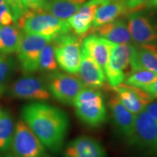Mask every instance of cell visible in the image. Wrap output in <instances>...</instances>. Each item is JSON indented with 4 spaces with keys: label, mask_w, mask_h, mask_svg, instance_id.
I'll use <instances>...</instances> for the list:
<instances>
[{
    "label": "cell",
    "mask_w": 157,
    "mask_h": 157,
    "mask_svg": "<svg viewBox=\"0 0 157 157\" xmlns=\"http://www.w3.org/2000/svg\"><path fill=\"white\" fill-rule=\"evenodd\" d=\"M86 2L87 0H48L42 10L58 18L67 21Z\"/></svg>",
    "instance_id": "44dd1931"
},
{
    "label": "cell",
    "mask_w": 157,
    "mask_h": 157,
    "mask_svg": "<svg viewBox=\"0 0 157 157\" xmlns=\"http://www.w3.org/2000/svg\"><path fill=\"white\" fill-rule=\"evenodd\" d=\"M74 106L78 119L90 127L101 126L106 119V105L99 89L84 87L76 97Z\"/></svg>",
    "instance_id": "3957f363"
},
{
    "label": "cell",
    "mask_w": 157,
    "mask_h": 157,
    "mask_svg": "<svg viewBox=\"0 0 157 157\" xmlns=\"http://www.w3.org/2000/svg\"><path fill=\"white\" fill-rule=\"evenodd\" d=\"M11 150L15 157H52L22 119L15 124Z\"/></svg>",
    "instance_id": "5b68a950"
},
{
    "label": "cell",
    "mask_w": 157,
    "mask_h": 157,
    "mask_svg": "<svg viewBox=\"0 0 157 157\" xmlns=\"http://www.w3.org/2000/svg\"><path fill=\"white\" fill-rule=\"evenodd\" d=\"M93 30L98 36L115 44H130L132 42L127 23L121 20H115Z\"/></svg>",
    "instance_id": "d6986e66"
},
{
    "label": "cell",
    "mask_w": 157,
    "mask_h": 157,
    "mask_svg": "<svg viewBox=\"0 0 157 157\" xmlns=\"http://www.w3.org/2000/svg\"><path fill=\"white\" fill-rule=\"evenodd\" d=\"M105 0H90L67 20L71 29L79 37L86 36L92 28L96 11Z\"/></svg>",
    "instance_id": "5bb4252c"
},
{
    "label": "cell",
    "mask_w": 157,
    "mask_h": 157,
    "mask_svg": "<svg viewBox=\"0 0 157 157\" xmlns=\"http://www.w3.org/2000/svg\"><path fill=\"white\" fill-rule=\"evenodd\" d=\"M6 90H7V86L5 84H0V96L5 93Z\"/></svg>",
    "instance_id": "836d02e7"
},
{
    "label": "cell",
    "mask_w": 157,
    "mask_h": 157,
    "mask_svg": "<svg viewBox=\"0 0 157 157\" xmlns=\"http://www.w3.org/2000/svg\"><path fill=\"white\" fill-rule=\"evenodd\" d=\"M15 24L24 33L41 35L52 39L71 31L67 21L58 18L43 10H28Z\"/></svg>",
    "instance_id": "7a4b0ae2"
},
{
    "label": "cell",
    "mask_w": 157,
    "mask_h": 157,
    "mask_svg": "<svg viewBox=\"0 0 157 157\" xmlns=\"http://www.w3.org/2000/svg\"><path fill=\"white\" fill-rule=\"evenodd\" d=\"M142 90H145L150 95L152 100L157 99V79L153 83L142 88Z\"/></svg>",
    "instance_id": "4dcf8cb0"
},
{
    "label": "cell",
    "mask_w": 157,
    "mask_h": 157,
    "mask_svg": "<svg viewBox=\"0 0 157 157\" xmlns=\"http://www.w3.org/2000/svg\"><path fill=\"white\" fill-rule=\"evenodd\" d=\"M3 4H5V1H4V0H0V5H3Z\"/></svg>",
    "instance_id": "8d00e7d4"
},
{
    "label": "cell",
    "mask_w": 157,
    "mask_h": 157,
    "mask_svg": "<svg viewBox=\"0 0 157 157\" xmlns=\"http://www.w3.org/2000/svg\"><path fill=\"white\" fill-rule=\"evenodd\" d=\"M127 25L132 41L137 44L157 42V23L140 11L127 14Z\"/></svg>",
    "instance_id": "8fae6325"
},
{
    "label": "cell",
    "mask_w": 157,
    "mask_h": 157,
    "mask_svg": "<svg viewBox=\"0 0 157 157\" xmlns=\"http://www.w3.org/2000/svg\"><path fill=\"white\" fill-rule=\"evenodd\" d=\"M129 64L132 71L143 69L157 73V45L154 43L132 45Z\"/></svg>",
    "instance_id": "2e32d148"
},
{
    "label": "cell",
    "mask_w": 157,
    "mask_h": 157,
    "mask_svg": "<svg viewBox=\"0 0 157 157\" xmlns=\"http://www.w3.org/2000/svg\"><path fill=\"white\" fill-rule=\"evenodd\" d=\"M39 69L50 74L58 71V64L55 56L52 41L45 45L41 51L39 61Z\"/></svg>",
    "instance_id": "d4e9b609"
},
{
    "label": "cell",
    "mask_w": 157,
    "mask_h": 157,
    "mask_svg": "<svg viewBox=\"0 0 157 157\" xmlns=\"http://www.w3.org/2000/svg\"><path fill=\"white\" fill-rule=\"evenodd\" d=\"M14 23V17L7 4L5 3L0 5V27Z\"/></svg>",
    "instance_id": "83f0119b"
},
{
    "label": "cell",
    "mask_w": 157,
    "mask_h": 157,
    "mask_svg": "<svg viewBox=\"0 0 157 157\" xmlns=\"http://www.w3.org/2000/svg\"><path fill=\"white\" fill-rule=\"evenodd\" d=\"M157 79V73L148 70L132 71V73L125 78L124 84L142 89Z\"/></svg>",
    "instance_id": "cb8c5ba5"
},
{
    "label": "cell",
    "mask_w": 157,
    "mask_h": 157,
    "mask_svg": "<svg viewBox=\"0 0 157 157\" xmlns=\"http://www.w3.org/2000/svg\"><path fill=\"white\" fill-rule=\"evenodd\" d=\"M109 107L115 125L127 139H129L132 135L136 115L123 105L116 94L109 99Z\"/></svg>",
    "instance_id": "e0dca14e"
},
{
    "label": "cell",
    "mask_w": 157,
    "mask_h": 157,
    "mask_svg": "<svg viewBox=\"0 0 157 157\" xmlns=\"http://www.w3.org/2000/svg\"><path fill=\"white\" fill-rule=\"evenodd\" d=\"M0 157H15L13 153L10 151L7 152H0Z\"/></svg>",
    "instance_id": "d6a6232c"
},
{
    "label": "cell",
    "mask_w": 157,
    "mask_h": 157,
    "mask_svg": "<svg viewBox=\"0 0 157 157\" xmlns=\"http://www.w3.org/2000/svg\"><path fill=\"white\" fill-rule=\"evenodd\" d=\"M10 9L12 14L14 17L15 23L26 13L27 9L23 5L21 0H4Z\"/></svg>",
    "instance_id": "4316f807"
},
{
    "label": "cell",
    "mask_w": 157,
    "mask_h": 157,
    "mask_svg": "<svg viewBox=\"0 0 157 157\" xmlns=\"http://www.w3.org/2000/svg\"><path fill=\"white\" fill-rule=\"evenodd\" d=\"M54 39L41 35L24 33L17 51L21 70L30 75L39 70V61L43 48Z\"/></svg>",
    "instance_id": "8992f818"
},
{
    "label": "cell",
    "mask_w": 157,
    "mask_h": 157,
    "mask_svg": "<svg viewBox=\"0 0 157 157\" xmlns=\"http://www.w3.org/2000/svg\"><path fill=\"white\" fill-rule=\"evenodd\" d=\"M125 7L128 11V13L132 12L140 11L146 8L148 3L151 0H124Z\"/></svg>",
    "instance_id": "f1b7e54d"
},
{
    "label": "cell",
    "mask_w": 157,
    "mask_h": 157,
    "mask_svg": "<svg viewBox=\"0 0 157 157\" xmlns=\"http://www.w3.org/2000/svg\"><path fill=\"white\" fill-rule=\"evenodd\" d=\"M11 98L35 102H44L51 98L48 85L40 78L25 76L13 82L8 90Z\"/></svg>",
    "instance_id": "9c48e42d"
},
{
    "label": "cell",
    "mask_w": 157,
    "mask_h": 157,
    "mask_svg": "<svg viewBox=\"0 0 157 157\" xmlns=\"http://www.w3.org/2000/svg\"><path fill=\"white\" fill-rule=\"evenodd\" d=\"M1 113H2V111H1V109H0V117H1Z\"/></svg>",
    "instance_id": "f35d334b"
},
{
    "label": "cell",
    "mask_w": 157,
    "mask_h": 157,
    "mask_svg": "<svg viewBox=\"0 0 157 157\" xmlns=\"http://www.w3.org/2000/svg\"><path fill=\"white\" fill-rule=\"evenodd\" d=\"M105 149L95 139L79 136L68 143L63 157H105Z\"/></svg>",
    "instance_id": "9a60e30c"
},
{
    "label": "cell",
    "mask_w": 157,
    "mask_h": 157,
    "mask_svg": "<svg viewBox=\"0 0 157 157\" xmlns=\"http://www.w3.org/2000/svg\"><path fill=\"white\" fill-rule=\"evenodd\" d=\"M132 50V44L111 42L109 61L104 72L108 83L112 88L123 84L125 81L124 71L129 65Z\"/></svg>",
    "instance_id": "ba28073f"
},
{
    "label": "cell",
    "mask_w": 157,
    "mask_h": 157,
    "mask_svg": "<svg viewBox=\"0 0 157 157\" xmlns=\"http://www.w3.org/2000/svg\"><path fill=\"white\" fill-rule=\"evenodd\" d=\"M4 56H5V55H1L0 54V59H2L4 57Z\"/></svg>",
    "instance_id": "74e56055"
},
{
    "label": "cell",
    "mask_w": 157,
    "mask_h": 157,
    "mask_svg": "<svg viewBox=\"0 0 157 157\" xmlns=\"http://www.w3.org/2000/svg\"><path fill=\"white\" fill-rule=\"evenodd\" d=\"M47 85L51 95L68 105H74L76 97L85 87L80 78L74 74L58 71L50 74Z\"/></svg>",
    "instance_id": "52a82bcc"
},
{
    "label": "cell",
    "mask_w": 157,
    "mask_h": 157,
    "mask_svg": "<svg viewBox=\"0 0 157 157\" xmlns=\"http://www.w3.org/2000/svg\"><path fill=\"white\" fill-rule=\"evenodd\" d=\"M157 136V121L146 110L136 115L129 144L153 151Z\"/></svg>",
    "instance_id": "30bf717a"
},
{
    "label": "cell",
    "mask_w": 157,
    "mask_h": 157,
    "mask_svg": "<svg viewBox=\"0 0 157 157\" xmlns=\"http://www.w3.org/2000/svg\"><path fill=\"white\" fill-rule=\"evenodd\" d=\"M82 46L103 70H105L109 61L111 42L97 34H93L84 37Z\"/></svg>",
    "instance_id": "ac0fdd59"
},
{
    "label": "cell",
    "mask_w": 157,
    "mask_h": 157,
    "mask_svg": "<svg viewBox=\"0 0 157 157\" xmlns=\"http://www.w3.org/2000/svg\"><path fill=\"white\" fill-rule=\"evenodd\" d=\"M78 78L85 87L100 89L105 83V74L98 63L82 48Z\"/></svg>",
    "instance_id": "4fadbf2b"
},
{
    "label": "cell",
    "mask_w": 157,
    "mask_h": 157,
    "mask_svg": "<svg viewBox=\"0 0 157 157\" xmlns=\"http://www.w3.org/2000/svg\"><path fill=\"white\" fill-rule=\"evenodd\" d=\"M23 5L27 10H42L48 0H21Z\"/></svg>",
    "instance_id": "f546056e"
},
{
    "label": "cell",
    "mask_w": 157,
    "mask_h": 157,
    "mask_svg": "<svg viewBox=\"0 0 157 157\" xmlns=\"http://www.w3.org/2000/svg\"><path fill=\"white\" fill-rule=\"evenodd\" d=\"M147 7H156V8H157V0H151L148 3Z\"/></svg>",
    "instance_id": "e575fe53"
},
{
    "label": "cell",
    "mask_w": 157,
    "mask_h": 157,
    "mask_svg": "<svg viewBox=\"0 0 157 157\" xmlns=\"http://www.w3.org/2000/svg\"><path fill=\"white\" fill-rule=\"evenodd\" d=\"M23 31L16 24L0 27V54L17 52L23 36Z\"/></svg>",
    "instance_id": "7402d4cb"
},
{
    "label": "cell",
    "mask_w": 157,
    "mask_h": 157,
    "mask_svg": "<svg viewBox=\"0 0 157 157\" xmlns=\"http://www.w3.org/2000/svg\"><path fill=\"white\" fill-rule=\"evenodd\" d=\"M16 67L14 59L4 56L0 59V84H5L10 78Z\"/></svg>",
    "instance_id": "484cf974"
},
{
    "label": "cell",
    "mask_w": 157,
    "mask_h": 157,
    "mask_svg": "<svg viewBox=\"0 0 157 157\" xmlns=\"http://www.w3.org/2000/svg\"><path fill=\"white\" fill-rule=\"evenodd\" d=\"M21 117L48 151L54 154L61 151L69 127L65 111L43 102H34L22 108Z\"/></svg>",
    "instance_id": "6da1fadb"
},
{
    "label": "cell",
    "mask_w": 157,
    "mask_h": 157,
    "mask_svg": "<svg viewBox=\"0 0 157 157\" xmlns=\"http://www.w3.org/2000/svg\"><path fill=\"white\" fill-rule=\"evenodd\" d=\"M52 44L58 66L66 73L77 74L81 62L80 37L69 31L55 39Z\"/></svg>",
    "instance_id": "277c9868"
},
{
    "label": "cell",
    "mask_w": 157,
    "mask_h": 157,
    "mask_svg": "<svg viewBox=\"0 0 157 157\" xmlns=\"http://www.w3.org/2000/svg\"><path fill=\"white\" fill-rule=\"evenodd\" d=\"M113 89L123 105L135 115L146 110L153 101L145 90L126 84H121Z\"/></svg>",
    "instance_id": "7c38bea8"
},
{
    "label": "cell",
    "mask_w": 157,
    "mask_h": 157,
    "mask_svg": "<svg viewBox=\"0 0 157 157\" xmlns=\"http://www.w3.org/2000/svg\"><path fill=\"white\" fill-rule=\"evenodd\" d=\"M127 14L128 11L124 0H105L97 9L92 29L98 28Z\"/></svg>",
    "instance_id": "ffe728a7"
},
{
    "label": "cell",
    "mask_w": 157,
    "mask_h": 157,
    "mask_svg": "<svg viewBox=\"0 0 157 157\" xmlns=\"http://www.w3.org/2000/svg\"><path fill=\"white\" fill-rule=\"evenodd\" d=\"M153 151L154 153H156L157 154V136H156V143H155V146L154 148L153 149Z\"/></svg>",
    "instance_id": "d590c367"
},
{
    "label": "cell",
    "mask_w": 157,
    "mask_h": 157,
    "mask_svg": "<svg viewBox=\"0 0 157 157\" xmlns=\"http://www.w3.org/2000/svg\"><path fill=\"white\" fill-rule=\"evenodd\" d=\"M146 110L157 121V101H151L147 105Z\"/></svg>",
    "instance_id": "1f68e13d"
},
{
    "label": "cell",
    "mask_w": 157,
    "mask_h": 157,
    "mask_svg": "<svg viewBox=\"0 0 157 157\" xmlns=\"http://www.w3.org/2000/svg\"><path fill=\"white\" fill-rule=\"evenodd\" d=\"M15 127L14 119L11 113L7 110L2 111L0 117V152L11 150Z\"/></svg>",
    "instance_id": "603a6c76"
}]
</instances>
